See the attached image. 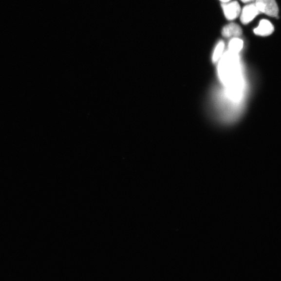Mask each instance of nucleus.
Wrapping results in <instances>:
<instances>
[{
    "instance_id": "nucleus-1",
    "label": "nucleus",
    "mask_w": 281,
    "mask_h": 281,
    "mask_svg": "<svg viewBox=\"0 0 281 281\" xmlns=\"http://www.w3.org/2000/svg\"><path fill=\"white\" fill-rule=\"evenodd\" d=\"M239 54L227 51L219 60L218 74L230 99L239 101L244 90Z\"/></svg>"
},
{
    "instance_id": "nucleus-2",
    "label": "nucleus",
    "mask_w": 281,
    "mask_h": 281,
    "mask_svg": "<svg viewBox=\"0 0 281 281\" xmlns=\"http://www.w3.org/2000/svg\"><path fill=\"white\" fill-rule=\"evenodd\" d=\"M255 5L260 13L271 17H278L279 7L275 0H255Z\"/></svg>"
},
{
    "instance_id": "nucleus-3",
    "label": "nucleus",
    "mask_w": 281,
    "mask_h": 281,
    "mask_svg": "<svg viewBox=\"0 0 281 281\" xmlns=\"http://www.w3.org/2000/svg\"><path fill=\"white\" fill-rule=\"evenodd\" d=\"M260 14V12L258 10L255 4L247 5L240 13L242 23L244 25L249 24Z\"/></svg>"
},
{
    "instance_id": "nucleus-4",
    "label": "nucleus",
    "mask_w": 281,
    "mask_h": 281,
    "mask_svg": "<svg viewBox=\"0 0 281 281\" xmlns=\"http://www.w3.org/2000/svg\"><path fill=\"white\" fill-rule=\"evenodd\" d=\"M222 7L226 19L229 20L236 19L241 12L240 5L237 1L223 3Z\"/></svg>"
},
{
    "instance_id": "nucleus-5",
    "label": "nucleus",
    "mask_w": 281,
    "mask_h": 281,
    "mask_svg": "<svg viewBox=\"0 0 281 281\" xmlns=\"http://www.w3.org/2000/svg\"><path fill=\"white\" fill-rule=\"evenodd\" d=\"M274 30V26L269 20L262 19L258 26L254 29V32L257 36L265 37L271 35Z\"/></svg>"
},
{
    "instance_id": "nucleus-6",
    "label": "nucleus",
    "mask_w": 281,
    "mask_h": 281,
    "mask_svg": "<svg viewBox=\"0 0 281 281\" xmlns=\"http://www.w3.org/2000/svg\"><path fill=\"white\" fill-rule=\"evenodd\" d=\"M241 27L235 23H231L225 26L223 29L222 35L225 37H238L242 35Z\"/></svg>"
},
{
    "instance_id": "nucleus-7",
    "label": "nucleus",
    "mask_w": 281,
    "mask_h": 281,
    "mask_svg": "<svg viewBox=\"0 0 281 281\" xmlns=\"http://www.w3.org/2000/svg\"><path fill=\"white\" fill-rule=\"evenodd\" d=\"M243 48V41L238 37H233L229 43V51L239 54Z\"/></svg>"
},
{
    "instance_id": "nucleus-8",
    "label": "nucleus",
    "mask_w": 281,
    "mask_h": 281,
    "mask_svg": "<svg viewBox=\"0 0 281 281\" xmlns=\"http://www.w3.org/2000/svg\"><path fill=\"white\" fill-rule=\"evenodd\" d=\"M225 49V43L223 41H219L216 45L215 49L213 55H212V62L217 63L219 59L221 58L224 55V51Z\"/></svg>"
},
{
    "instance_id": "nucleus-9",
    "label": "nucleus",
    "mask_w": 281,
    "mask_h": 281,
    "mask_svg": "<svg viewBox=\"0 0 281 281\" xmlns=\"http://www.w3.org/2000/svg\"><path fill=\"white\" fill-rule=\"evenodd\" d=\"M241 1L243 3H248L250 2L253 1L254 0H241Z\"/></svg>"
},
{
    "instance_id": "nucleus-10",
    "label": "nucleus",
    "mask_w": 281,
    "mask_h": 281,
    "mask_svg": "<svg viewBox=\"0 0 281 281\" xmlns=\"http://www.w3.org/2000/svg\"><path fill=\"white\" fill-rule=\"evenodd\" d=\"M220 1L222 2L223 3L229 2L231 0H220Z\"/></svg>"
}]
</instances>
